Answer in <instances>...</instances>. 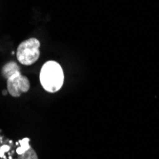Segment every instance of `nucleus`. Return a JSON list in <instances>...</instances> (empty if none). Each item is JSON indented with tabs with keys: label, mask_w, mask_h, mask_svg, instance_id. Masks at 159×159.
I'll use <instances>...</instances> for the list:
<instances>
[{
	"label": "nucleus",
	"mask_w": 159,
	"mask_h": 159,
	"mask_svg": "<svg viewBox=\"0 0 159 159\" xmlns=\"http://www.w3.org/2000/svg\"><path fill=\"white\" fill-rule=\"evenodd\" d=\"M6 151H9V147L8 146H2L1 150H0V156L3 157V152H6Z\"/></svg>",
	"instance_id": "nucleus-6"
},
{
	"label": "nucleus",
	"mask_w": 159,
	"mask_h": 159,
	"mask_svg": "<svg viewBox=\"0 0 159 159\" xmlns=\"http://www.w3.org/2000/svg\"><path fill=\"white\" fill-rule=\"evenodd\" d=\"M2 75L7 80V89L9 93L13 97H19L22 93L30 90V81L22 75L20 67L16 62L11 61L5 64L2 68Z\"/></svg>",
	"instance_id": "nucleus-1"
},
{
	"label": "nucleus",
	"mask_w": 159,
	"mask_h": 159,
	"mask_svg": "<svg viewBox=\"0 0 159 159\" xmlns=\"http://www.w3.org/2000/svg\"><path fill=\"white\" fill-rule=\"evenodd\" d=\"M29 141H30V139H29V138H24L23 140H20L19 141V144L21 145V147H19L16 150V152L18 153V155L21 154V153H23V152H25L27 150H29V149L31 148V146L29 145Z\"/></svg>",
	"instance_id": "nucleus-5"
},
{
	"label": "nucleus",
	"mask_w": 159,
	"mask_h": 159,
	"mask_svg": "<svg viewBox=\"0 0 159 159\" xmlns=\"http://www.w3.org/2000/svg\"><path fill=\"white\" fill-rule=\"evenodd\" d=\"M40 42L36 38H29L20 43L16 57L20 64L30 66L35 63L40 56Z\"/></svg>",
	"instance_id": "nucleus-3"
},
{
	"label": "nucleus",
	"mask_w": 159,
	"mask_h": 159,
	"mask_svg": "<svg viewBox=\"0 0 159 159\" xmlns=\"http://www.w3.org/2000/svg\"><path fill=\"white\" fill-rule=\"evenodd\" d=\"M17 159H38V156H37L35 151L31 147L29 150H27L25 152L19 154Z\"/></svg>",
	"instance_id": "nucleus-4"
},
{
	"label": "nucleus",
	"mask_w": 159,
	"mask_h": 159,
	"mask_svg": "<svg viewBox=\"0 0 159 159\" xmlns=\"http://www.w3.org/2000/svg\"><path fill=\"white\" fill-rule=\"evenodd\" d=\"M39 79L45 91L49 93L58 92L64 83L63 69L59 63L50 60L42 66Z\"/></svg>",
	"instance_id": "nucleus-2"
}]
</instances>
